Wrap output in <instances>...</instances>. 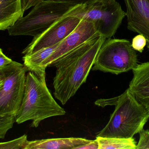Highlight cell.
<instances>
[{
	"label": "cell",
	"mask_w": 149,
	"mask_h": 149,
	"mask_svg": "<svg viewBox=\"0 0 149 149\" xmlns=\"http://www.w3.org/2000/svg\"><path fill=\"white\" fill-rule=\"evenodd\" d=\"M106 39L100 35L95 36L50 66L56 68L53 79L54 94L62 105H65L86 83L98 51Z\"/></svg>",
	"instance_id": "1"
},
{
	"label": "cell",
	"mask_w": 149,
	"mask_h": 149,
	"mask_svg": "<svg viewBox=\"0 0 149 149\" xmlns=\"http://www.w3.org/2000/svg\"><path fill=\"white\" fill-rule=\"evenodd\" d=\"M66 114L54 99L46 85L45 74L37 75L29 71L26 75L25 91L15 122L21 124L32 121L31 127H37L42 121Z\"/></svg>",
	"instance_id": "2"
},
{
	"label": "cell",
	"mask_w": 149,
	"mask_h": 149,
	"mask_svg": "<svg viewBox=\"0 0 149 149\" xmlns=\"http://www.w3.org/2000/svg\"><path fill=\"white\" fill-rule=\"evenodd\" d=\"M115 108L105 127L96 136L133 138L142 130L149 119V112L127 89L118 96Z\"/></svg>",
	"instance_id": "3"
},
{
	"label": "cell",
	"mask_w": 149,
	"mask_h": 149,
	"mask_svg": "<svg viewBox=\"0 0 149 149\" xmlns=\"http://www.w3.org/2000/svg\"><path fill=\"white\" fill-rule=\"evenodd\" d=\"M76 5L58 0H42L33 6L28 15L18 19L9 27L8 32L11 36H36L66 16Z\"/></svg>",
	"instance_id": "4"
},
{
	"label": "cell",
	"mask_w": 149,
	"mask_h": 149,
	"mask_svg": "<svg viewBox=\"0 0 149 149\" xmlns=\"http://www.w3.org/2000/svg\"><path fill=\"white\" fill-rule=\"evenodd\" d=\"M66 16H75L91 22L98 33L107 39L116 33L126 16V12L116 0L110 2L98 1L77 4Z\"/></svg>",
	"instance_id": "5"
},
{
	"label": "cell",
	"mask_w": 149,
	"mask_h": 149,
	"mask_svg": "<svg viewBox=\"0 0 149 149\" xmlns=\"http://www.w3.org/2000/svg\"><path fill=\"white\" fill-rule=\"evenodd\" d=\"M138 64L137 54L130 41L109 38L100 47L92 70L118 75L133 70Z\"/></svg>",
	"instance_id": "6"
},
{
	"label": "cell",
	"mask_w": 149,
	"mask_h": 149,
	"mask_svg": "<svg viewBox=\"0 0 149 149\" xmlns=\"http://www.w3.org/2000/svg\"><path fill=\"white\" fill-rule=\"evenodd\" d=\"M24 65L13 61L0 89V115L16 116L24 95L26 72Z\"/></svg>",
	"instance_id": "7"
},
{
	"label": "cell",
	"mask_w": 149,
	"mask_h": 149,
	"mask_svg": "<svg viewBox=\"0 0 149 149\" xmlns=\"http://www.w3.org/2000/svg\"><path fill=\"white\" fill-rule=\"evenodd\" d=\"M81 20L80 18L75 16L64 17L42 33L34 37L22 53L28 55L42 48L59 43L75 29Z\"/></svg>",
	"instance_id": "8"
},
{
	"label": "cell",
	"mask_w": 149,
	"mask_h": 149,
	"mask_svg": "<svg viewBox=\"0 0 149 149\" xmlns=\"http://www.w3.org/2000/svg\"><path fill=\"white\" fill-rule=\"evenodd\" d=\"M99 35L100 34L93 23L81 19L75 29L59 43L53 53L41 64V72L45 73L47 67H49L90 38Z\"/></svg>",
	"instance_id": "9"
},
{
	"label": "cell",
	"mask_w": 149,
	"mask_h": 149,
	"mask_svg": "<svg viewBox=\"0 0 149 149\" xmlns=\"http://www.w3.org/2000/svg\"><path fill=\"white\" fill-rule=\"evenodd\" d=\"M127 29L146 38L149 50V0H124Z\"/></svg>",
	"instance_id": "10"
},
{
	"label": "cell",
	"mask_w": 149,
	"mask_h": 149,
	"mask_svg": "<svg viewBox=\"0 0 149 149\" xmlns=\"http://www.w3.org/2000/svg\"><path fill=\"white\" fill-rule=\"evenodd\" d=\"M133 71L134 77L128 89L149 112V62L138 64Z\"/></svg>",
	"instance_id": "11"
},
{
	"label": "cell",
	"mask_w": 149,
	"mask_h": 149,
	"mask_svg": "<svg viewBox=\"0 0 149 149\" xmlns=\"http://www.w3.org/2000/svg\"><path fill=\"white\" fill-rule=\"evenodd\" d=\"M91 141L76 137L28 141L24 149H77Z\"/></svg>",
	"instance_id": "12"
},
{
	"label": "cell",
	"mask_w": 149,
	"mask_h": 149,
	"mask_svg": "<svg viewBox=\"0 0 149 149\" xmlns=\"http://www.w3.org/2000/svg\"><path fill=\"white\" fill-rule=\"evenodd\" d=\"M24 13L22 0H0V31L8 29Z\"/></svg>",
	"instance_id": "13"
},
{
	"label": "cell",
	"mask_w": 149,
	"mask_h": 149,
	"mask_svg": "<svg viewBox=\"0 0 149 149\" xmlns=\"http://www.w3.org/2000/svg\"><path fill=\"white\" fill-rule=\"evenodd\" d=\"M59 43L42 48L30 54L24 55L22 59L23 64L29 71L32 72L39 76L45 74V73L41 72L40 66L46 59L53 53Z\"/></svg>",
	"instance_id": "14"
},
{
	"label": "cell",
	"mask_w": 149,
	"mask_h": 149,
	"mask_svg": "<svg viewBox=\"0 0 149 149\" xmlns=\"http://www.w3.org/2000/svg\"><path fill=\"white\" fill-rule=\"evenodd\" d=\"M99 149H136V141L133 138H120L96 136Z\"/></svg>",
	"instance_id": "15"
},
{
	"label": "cell",
	"mask_w": 149,
	"mask_h": 149,
	"mask_svg": "<svg viewBox=\"0 0 149 149\" xmlns=\"http://www.w3.org/2000/svg\"><path fill=\"white\" fill-rule=\"evenodd\" d=\"M15 116L0 115V139H3L15 122Z\"/></svg>",
	"instance_id": "16"
},
{
	"label": "cell",
	"mask_w": 149,
	"mask_h": 149,
	"mask_svg": "<svg viewBox=\"0 0 149 149\" xmlns=\"http://www.w3.org/2000/svg\"><path fill=\"white\" fill-rule=\"evenodd\" d=\"M27 141V136L24 135L12 141L0 143V149H24Z\"/></svg>",
	"instance_id": "17"
},
{
	"label": "cell",
	"mask_w": 149,
	"mask_h": 149,
	"mask_svg": "<svg viewBox=\"0 0 149 149\" xmlns=\"http://www.w3.org/2000/svg\"><path fill=\"white\" fill-rule=\"evenodd\" d=\"M147 44L146 38L143 35L139 34L132 39L131 46L135 50L141 53L144 50V47L147 45Z\"/></svg>",
	"instance_id": "18"
},
{
	"label": "cell",
	"mask_w": 149,
	"mask_h": 149,
	"mask_svg": "<svg viewBox=\"0 0 149 149\" xmlns=\"http://www.w3.org/2000/svg\"><path fill=\"white\" fill-rule=\"evenodd\" d=\"M140 139L136 149H149V129H143L140 131Z\"/></svg>",
	"instance_id": "19"
},
{
	"label": "cell",
	"mask_w": 149,
	"mask_h": 149,
	"mask_svg": "<svg viewBox=\"0 0 149 149\" xmlns=\"http://www.w3.org/2000/svg\"><path fill=\"white\" fill-rule=\"evenodd\" d=\"M58 1H63L69 2L75 4H84V3H88L96 1H102L104 2H110L114 0H58Z\"/></svg>",
	"instance_id": "20"
},
{
	"label": "cell",
	"mask_w": 149,
	"mask_h": 149,
	"mask_svg": "<svg viewBox=\"0 0 149 149\" xmlns=\"http://www.w3.org/2000/svg\"><path fill=\"white\" fill-rule=\"evenodd\" d=\"M13 61L12 59L4 55L3 52L0 54V69H3L10 64Z\"/></svg>",
	"instance_id": "21"
},
{
	"label": "cell",
	"mask_w": 149,
	"mask_h": 149,
	"mask_svg": "<svg viewBox=\"0 0 149 149\" xmlns=\"http://www.w3.org/2000/svg\"><path fill=\"white\" fill-rule=\"evenodd\" d=\"M99 143L96 139L94 141L79 147L77 149H99Z\"/></svg>",
	"instance_id": "22"
},
{
	"label": "cell",
	"mask_w": 149,
	"mask_h": 149,
	"mask_svg": "<svg viewBox=\"0 0 149 149\" xmlns=\"http://www.w3.org/2000/svg\"><path fill=\"white\" fill-rule=\"evenodd\" d=\"M10 64L8 65L6 67L3 68V69H0V89H1L2 85L4 79H5V77H6V71H7L8 68Z\"/></svg>",
	"instance_id": "23"
},
{
	"label": "cell",
	"mask_w": 149,
	"mask_h": 149,
	"mask_svg": "<svg viewBox=\"0 0 149 149\" xmlns=\"http://www.w3.org/2000/svg\"><path fill=\"white\" fill-rule=\"evenodd\" d=\"M30 1H31L32 3L35 4H37L38 3H39V2L42 1V0H30Z\"/></svg>",
	"instance_id": "24"
},
{
	"label": "cell",
	"mask_w": 149,
	"mask_h": 149,
	"mask_svg": "<svg viewBox=\"0 0 149 149\" xmlns=\"http://www.w3.org/2000/svg\"><path fill=\"white\" fill-rule=\"evenodd\" d=\"M2 52H3L2 50L1 49V48H0V54H1V53Z\"/></svg>",
	"instance_id": "25"
}]
</instances>
